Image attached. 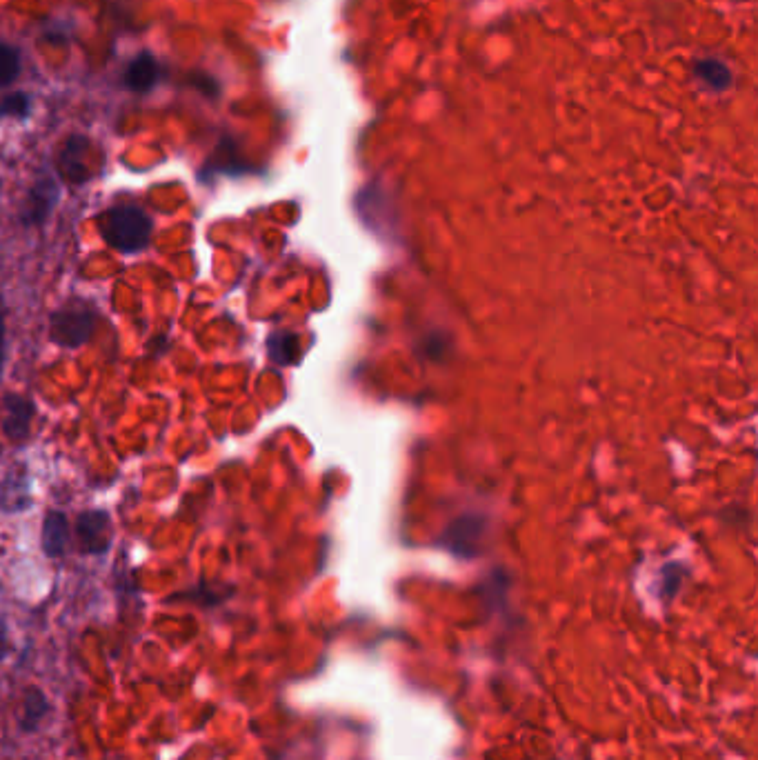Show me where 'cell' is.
Masks as SVG:
<instances>
[{
	"instance_id": "1",
	"label": "cell",
	"mask_w": 758,
	"mask_h": 760,
	"mask_svg": "<svg viewBox=\"0 0 758 760\" xmlns=\"http://www.w3.org/2000/svg\"><path fill=\"white\" fill-rule=\"evenodd\" d=\"M98 232L114 252L134 256L152 240L154 220L138 205H116L98 216Z\"/></svg>"
},
{
	"instance_id": "2",
	"label": "cell",
	"mask_w": 758,
	"mask_h": 760,
	"mask_svg": "<svg viewBox=\"0 0 758 760\" xmlns=\"http://www.w3.org/2000/svg\"><path fill=\"white\" fill-rule=\"evenodd\" d=\"M96 327V309L81 298L67 300L49 314V340L63 349H76L92 340Z\"/></svg>"
},
{
	"instance_id": "3",
	"label": "cell",
	"mask_w": 758,
	"mask_h": 760,
	"mask_svg": "<svg viewBox=\"0 0 758 760\" xmlns=\"http://www.w3.org/2000/svg\"><path fill=\"white\" fill-rule=\"evenodd\" d=\"M114 538L112 516L107 509H85L74 520V540L81 554L103 556L109 552Z\"/></svg>"
},
{
	"instance_id": "4",
	"label": "cell",
	"mask_w": 758,
	"mask_h": 760,
	"mask_svg": "<svg viewBox=\"0 0 758 760\" xmlns=\"http://www.w3.org/2000/svg\"><path fill=\"white\" fill-rule=\"evenodd\" d=\"M58 200H61V183H58V178L52 174L38 176L23 200L21 212H18V223L27 229L45 225L49 216L54 214Z\"/></svg>"
},
{
	"instance_id": "5",
	"label": "cell",
	"mask_w": 758,
	"mask_h": 760,
	"mask_svg": "<svg viewBox=\"0 0 758 760\" xmlns=\"http://www.w3.org/2000/svg\"><path fill=\"white\" fill-rule=\"evenodd\" d=\"M36 403L25 394L7 392L0 398V429L12 443H25L32 434Z\"/></svg>"
},
{
	"instance_id": "6",
	"label": "cell",
	"mask_w": 758,
	"mask_h": 760,
	"mask_svg": "<svg viewBox=\"0 0 758 760\" xmlns=\"http://www.w3.org/2000/svg\"><path fill=\"white\" fill-rule=\"evenodd\" d=\"M92 143L85 136H72L61 149L58 156V174L72 185H85L94 178V160H92Z\"/></svg>"
},
{
	"instance_id": "7",
	"label": "cell",
	"mask_w": 758,
	"mask_h": 760,
	"mask_svg": "<svg viewBox=\"0 0 758 760\" xmlns=\"http://www.w3.org/2000/svg\"><path fill=\"white\" fill-rule=\"evenodd\" d=\"M32 503V478L25 472V467H12L0 480V512L16 516L27 512Z\"/></svg>"
},
{
	"instance_id": "8",
	"label": "cell",
	"mask_w": 758,
	"mask_h": 760,
	"mask_svg": "<svg viewBox=\"0 0 758 760\" xmlns=\"http://www.w3.org/2000/svg\"><path fill=\"white\" fill-rule=\"evenodd\" d=\"M72 545V525L61 509H49L41 527V547L47 558H63Z\"/></svg>"
},
{
	"instance_id": "9",
	"label": "cell",
	"mask_w": 758,
	"mask_h": 760,
	"mask_svg": "<svg viewBox=\"0 0 758 760\" xmlns=\"http://www.w3.org/2000/svg\"><path fill=\"white\" fill-rule=\"evenodd\" d=\"M158 78H161V65H158V60L152 54L145 52L138 54L129 63L125 83L134 92H147V89H152L158 83Z\"/></svg>"
},
{
	"instance_id": "10",
	"label": "cell",
	"mask_w": 758,
	"mask_h": 760,
	"mask_svg": "<svg viewBox=\"0 0 758 760\" xmlns=\"http://www.w3.org/2000/svg\"><path fill=\"white\" fill-rule=\"evenodd\" d=\"M49 714V703L41 689L29 687L23 698L21 709V727L25 732H36L38 725L43 723V718Z\"/></svg>"
},
{
	"instance_id": "11",
	"label": "cell",
	"mask_w": 758,
	"mask_h": 760,
	"mask_svg": "<svg viewBox=\"0 0 758 760\" xmlns=\"http://www.w3.org/2000/svg\"><path fill=\"white\" fill-rule=\"evenodd\" d=\"M267 354L278 365H292L298 358V336L276 332L267 338Z\"/></svg>"
},
{
	"instance_id": "12",
	"label": "cell",
	"mask_w": 758,
	"mask_h": 760,
	"mask_svg": "<svg viewBox=\"0 0 758 760\" xmlns=\"http://www.w3.org/2000/svg\"><path fill=\"white\" fill-rule=\"evenodd\" d=\"M21 74V54L14 47L0 43V87H5Z\"/></svg>"
},
{
	"instance_id": "13",
	"label": "cell",
	"mask_w": 758,
	"mask_h": 760,
	"mask_svg": "<svg viewBox=\"0 0 758 760\" xmlns=\"http://www.w3.org/2000/svg\"><path fill=\"white\" fill-rule=\"evenodd\" d=\"M5 360H7V312H5V298L0 296V378L5 372Z\"/></svg>"
},
{
	"instance_id": "14",
	"label": "cell",
	"mask_w": 758,
	"mask_h": 760,
	"mask_svg": "<svg viewBox=\"0 0 758 760\" xmlns=\"http://www.w3.org/2000/svg\"><path fill=\"white\" fill-rule=\"evenodd\" d=\"M0 112H3V114H16V116L25 114L27 112V98L21 96V94L9 96L5 100V103H3V107H0Z\"/></svg>"
},
{
	"instance_id": "15",
	"label": "cell",
	"mask_w": 758,
	"mask_h": 760,
	"mask_svg": "<svg viewBox=\"0 0 758 760\" xmlns=\"http://www.w3.org/2000/svg\"><path fill=\"white\" fill-rule=\"evenodd\" d=\"M5 654H7V627L3 620H0V660L5 658Z\"/></svg>"
},
{
	"instance_id": "16",
	"label": "cell",
	"mask_w": 758,
	"mask_h": 760,
	"mask_svg": "<svg viewBox=\"0 0 758 760\" xmlns=\"http://www.w3.org/2000/svg\"><path fill=\"white\" fill-rule=\"evenodd\" d=\"M0 267H3V256H0Z\"/></svg>"
}]
</instances>
